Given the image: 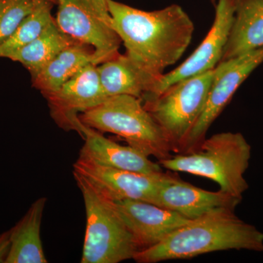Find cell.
Masks as SVG:
<instances>
[{
    "label": "cell",
    "mask_w": 263,
    "mask_h": 263,
    "mask_svg": "<svg viewBox=\"0 0 263 263\" xmlns=\"http://www.w3.org/2000/svg\"><path fill=\"white\" fill-rule=\"evenodd\" d=\"M263 62V48L219 62L201 114L179 147L178 154L196 149L209 128L243 81Z\"/></svg>",
    "instance_id": "8"
},
{
    "label": "cell",
    "mask_w": 263,
    "mask_h": 263,
    "mask_svg": "<svg viewBox=\"0 0 263 263\" xmlns=\"http://www.w3.org/2000/svg\"><path fill=\"white\" fill-rule=\"evenodd\" d=\"M46 202L45 197L35 200L25 215L10 230V249L5 263L48 262L41 237Z\"/></svg>",
    "instance_id": "16"
},
{
    "label": "cell",
    "mask_w": 263,
    "mask_h": 263,
    "mask_svg": "<svg viewBox=\"0 0 263 263\" xmlns=\"http://www.w3.org/2000/svg\"><path fill=\"white\" fill-rule=\"evenodd\" d=\"M10 230L0 234V263H5L9 252Z\"/></svg>",
    "instance_id": "22"
},
{
    "label": "cell",
    "mask_w": 263,
    "mask_h": 263,
    "mask_svg": "<svg viewBox=\"0 0 263 263\" xmlns=\"http://www.w3.org/2000/svg\"><path fill=\"white\" fill-rule=\"evenodd\" d=\"M73 176L86 209V233L81 262L119 263L133 259L140 247L113 201L84 176L74 171Z\"/></svg>",
    "instance_id": "5"
},
{
    "label": "cell",
    "mask_w": 263,
    "mask_h": 263,
    "mask_svg": "<svg viewBox=\"0 0 263 263\" xmlns=\"http://www.w3.org/2000/svg\"><path fill=\"white\" fill-rule=\"evenodd\" d=\"M52 3L49 0H37L34 9L22 21L13 35L0 45V58H8L42 34L53 20Z\"/></svg>",
    "instance_id": "20"
},
{
    "label": "cell",
    "mask_w": 263,
    "mask_h": 263,
    "mask_svg": "<svg viewBox=\"0 0 263 263\" xmlns=\"http://www.w3.org/2000/svg\"><path fill=\"white\" fill-rule=\"evenodd\" d=\"M93 48L77 41L62 50L33 78V86L46 97L57 91L86 66L93 64Z\"/></svg>",
    "instance_id": "18"
},
{
    "label": "cell",
    "mask_w": 263,
    "mask_h": 263,
    "mask_svg": "<svg viewBox=\"0 0 263 263\" xmlns=\"http://www.w3.org/2000/svg\"><path fill=\"white\" fill-rule=\"evenodd\" d=\"M215 68L179 81L158 96L143 101L172 142L176 153L201 114Z\"/></svg>",
    "instance_id": "6"
},
{
    "label": "cell",
    "mask_w": 263,
    "mask_h": 263,
    "mask_svg": "<svg viewBox=\"0 0 263 263\" xmlns=\"http://www.w3.org/2000/svg\"><path fill=\"white\" fill-rule=\"evenodd\" d=\"M232 249L263 252V233L240 219L235 210L219 209L192 219L157 245L138 251L133 259L155 263Z\"/></svg>",
    "instance_id": "2"
},
{
    "label": "cell",
    "mask_w": 263,
    "mask_h": 263,
    "mask_svg": "<svg viewBox=\"0 0 263 263\" xmlns=\"http://www.w3.org/2000/svg\"><path fill=\"white\" fill-rule=\"evenodd\" d=\"M216 1V0H212V2L213 3H215Z\"/></svg>",
    "instance_id": "24"
},
{
    "label": "cell",
    "mask_w": 263,
    "mask_h": 263,
    "mask_svg": "<svg viewBox=\"0 0 263 263\" xmlns=\"http://www.w3.org/2000/svg\"><path fill=\"white\" fill-rule=\"evenodd\" d=\"M77 41L59 28L53 19L39 37L8 59L22 64L33 79L62 50Z\"/></svg>",
    "instance_id": "19"
},
{
    "label": "cell",
    "mask_w": 263,
    "mask_h": 263,
    "mask_svg": "<svg viewBox=\"0 0 263 263\" xmlns=\"http://www.w3.org/2000/svg\"><path fill=\"white\" fill-rule=\"evenodd\" d=\"M241 200L220 190L210 192L197 187L176 175L161 187L156 205L195 219L216 209L235 210Z\"/></svg>",
    "instance_id": "13"
},
{
    "label": "cell",
    "mask_w": 263,
    "mask_h": 263,
    "mask_svg": "<svg viewBox=\"0 0 263 263\" xmlns=\"http://www.w3.org/2000/svg\"><path fill=\"white\" fill-rule=\"evenodd\" d=\"M79 119L87 127L122 137L129 146L159 161L169 158L175 152L172 142L136 97H108Z\"/></svg>",
    "instance_id": "4"
},
{
    "label": "cell",
    "mask_w": 263,
    "mask_h": 263,
    "mask_svg": "<svg viewBox=\"0 0 263 263\" xmlns=\"http://www.w3.org/2000/svg\"><path fill=\"white\" fill-rule=\"evenodd\" d=\"M84 146L80 156L96 163L112 168L145 174L163 172L160 163L152 162L148 156L130 146H122L105 138L101 132L84 125L82 129Z\"/></svg>",
    "instance_id": "14"
},
{
    "label": "cell",
    "mask_w": 263,
    "mask_h": 263,
    "mask_svg": "<svg viewBox=\"0 0 263 263\" xmlns=\"http://www.w3.org/2000/svg\"><path fill=\"white\" fill-rule=\"evenodd\" d=\"M261 48H263V0H238L221 61Z\"/></svg>",
    "instance_id": "17"
},
{
    "label": "cell",
    "mask_w": 263,
    "mask_h": 263,
    "mask_svg": "<svg viewBox=\"0 0 263 263\" xmlns=\"http://www.w3.org/2000/svg\"><path fill=\"white\" fill-rule=\"evenodd\" d=\"M252 157V147L240 133H218L204 140L196 149L159 161L173 172L202 176L215 181L219 190L242 198L249 189L245 175Z\"/></svg>",
    "instance_id": "3"
},
{
    "label": "cell",
    "mask_w": 263,
    "mask_h": 263,
    "mask_svg": "<svg viewBox=\"0 0 263 263\" xmlns=\"http://www.w3.org/2000/svg\"><path fill=\"white\" fill-rule=\"evenodd\" d=\"M37 0H0V45L13 35Z\"/></svg>",
    "instance_id": "21"
},
{
    "label": "cell",
    "mask_w": 263,
    "mask_h": 263,
    "mask_svg": "<svg viewBox=\"0 0 263 263\" xmlns=\"http://www.w3.org/2000/svg\"><path fill=\"white\" fill-rule=\"evenodd\" d=\"M238 0H217L215 18L206 37L186 61L168 73L162 74L153 94L143 100L158 96L164 90L184 79L215 68L221 61L234 19Z\"/></svg>",
    "instance_id": "10"
},
{
    "label": "cell",
    "mask_w": 263,
    "mask_h": 263,
    "mask_svg": "<svg viewBox=\"0 0 263 263\" xmlns=\"http://www.w3.org/2000/svg\"><path fill=\"white\" fill-rule=\"evenodd\" d=\"M100 81L108 97L127 95L144 100L153 94L162 74L152 72L129 55L117 57L98 65Z\"/></svg>",
    "instance_id": "15"
},
{
    "label": "cell",
    "mask_w": 263,
    "mask_h": 263,
    "mask_svg": "<svg viewBox=\"0 0 263 263\" xmlns=\"http://www.w3.org/2000/svg\"><path fill=\"white\" fill-rule=\"evenodd\" d=\"M52 119L66 131L82 137L79 114L94 108L108 98L104 91L98 65L89 64L54 92L46 95Z\"/></svg>",
    "instance_id": "11"
},
{
    "label": "cell",
    "mask_w": 263,
    "mask_h": 263,
    "mask_svg": "<svg viewBox=\"0 0 263 263\" xmlns=\"http://www.w3.org/2000/svg\"><path fill=\"white\" fill-rule=\"evenodd\" d=\"M59 28L94 49L93 65L119 54L122 40L114 27L108 0H56Z\"/></svg>",
    "instance_id": "7"
},
{
    "label": "cell",
    "mask_w": 263,
    "mask_h": 263,
    "mask_svg": "<svg viewBox=\"0 0 263 263\" xmlns=\"http://www.w3.org/2000/svg\"><path fill=\"white\" fill-rule=\"evenodd\" d=\"M113 202L140 250L157 245L174 230L192 220L174 211L141 200Z\"/></svg>",
    "instance_id": "12"
},
{
    "label": "cell",
    "mask_w": 263,
    "mask_h": 263,
    "mask_svg": "<svg viewBox=\"0 0 263 263\" xmlns=\"http://www.w3.org/2000/svg\"><path fill=\"white\" fill-rule=\"evenodd\" d=\"M73 171L112 201L136 200L155 205L161 187L176 176L171 173L145 174L112 168L80 157L73 164Z\"/></svg>",
    "instance_id": "9"
},
{
    "label": "cell",
    "mask_w": 263,
    "mask_h": 263,
    "mask_svg": "<svg viewBox=\"0 0 263 263\" xmlns=\"http://www.w3.org/2000/svg\"><path fill=\"white\" fill-rule=\"evenodd\" d=\"M108 5L127 54L155 73L179 61L191 43L195 27L179 5L144 11L114 0Z\"/></svg>",
    "instance_id": "1"
},
{
    "label": "cell",
    "mask_w": 263,
    "mask_h": 263,
    "mask_svg": "<svg viewBox=\"0 0 263 263\" xmlns=\"http://www.w3.org/2000/svg\"><path fill=\"white\" fill-rule=\"evenodd\" d=\"M49 1L52 2L53 3H56V0H49Z\"/></svg>",
    "instance_id": "23"
}]
</instances>
